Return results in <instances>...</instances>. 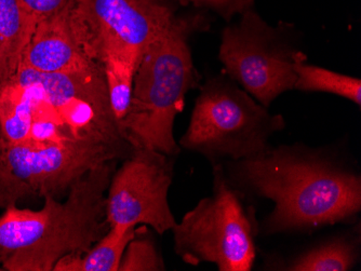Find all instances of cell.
Instances as JSON below:
<instances>
[{
  "instance_id": "1",
  "label": "cell",
  "mask_w": 361,
  "mask_h": 271,
  "mask_svg": "<svg viewBox=\"0 0 361 271\" xmlns=\"http://www.w3.org/2000/svg\"><path fill=\"white\" fill-rule=\"evenodd\" d=\"M222 165L243 198L273 202V211L257 224V234H310L355 222L360 213V173L329 147L279 145L259 157Z\"/></svg>"
},
{
  "instance_id": "2",
  "label": "cell",
  "mask_w": 361,
  "mask_h": 271,
  "mask_svg": "<svg viewBox=\"0 0 361 271\" xmlns=\"http://www.w3.org/2000/svg\"><path fill=\"white\" fill-rule=\"evenodd\" d=\"M118 161L94 168L73 184L66 200L44 196L42 209L8 206L0 215V267L54 271L68 255L84 254L109 229L106 194Z\"/></svg>"
},
{
  "instance_id": "3",
  "label": "cell",
  "mask_w": 361,
  "mask_h": 271,
  "mask_svg": "<svg viewBox=\"0 0 361 271\" xmlns=\"http://www.w3.org/2000/svg\"><path fill=\"white\" fill-rule=\"evenodd\" d=\"M207 28L208 22L202 17L176 18L144 54L135 73L129 111L121 122L131 146L154 149L170 157L180 153L174 139V121L183 111L188 91L200 82L190 38Z\"/></svg>"
},
{
  "instance_id": "4",
  "label": "cell",
  "mask_w": 361,
  "mask_h": 271,
  "mask_svg": "<svg viewBox=\"0 0 361 271\" xmlns=\"http://www.w3.org/2000/svg\"><path fill=\"white\" fill-rule=\"evenodd\" d=\"M12 78L30 94L32 122L26 141L97 143L127 155L133 151L111 109L102 64L56 74L20 68Z\"/></svg>"
},
{
  "instance_id": "5",
  "label": "cell",
  "mask_w": 361,
  "mask_h": 271,
  "mask_svg": "<svg viewBox=\"0 0 361 271\" xmlns=\"http://www.w3.org/2000/svg\"><path fill=\"white\" fill-rule=\"evenodd\" d=\"M286 127L225 73L207 79L195 103L180 149L200 153L212 165L248 160L271 149L269 139Z\"/></svg>"
},
{
  "instance_id": "6",
  "label": "cell",
  "mask_w": 361,
  "mask_h": 271,
  "mask_svg": "<svg viewBox=\"0 0 361 271\" xmlns=\"http://www.w3.org/2000/svg\"><path fill=\"white\" fill-rule=\"evenodd\" d=\"M225 177L222 163L213 165V189L178 222L174 251L192 266L210 263L220 271H250L255 260L257 224L253 211Z\"/></svg>"
},
{
  "instance_id": "7",
  "label": "cell",
  "mask_w": 361,
  "mask_h": 271,
  "mask_svg": "<svg viewBox=\"0 0 361 271\" xmlns=\"http://www.w3.org/2000/svg\"><path fill=\"white\" fill-rule=\"evenodd\" d=\"M219 58L229 78L269 108L293 90L295 65L307 56L298 46L293 25H269L252 9L223 30Z\"/></svg>"
},
{
  "instance_id": "8",
  "label": "cell",
  "mask_w": 361,
  "mask_h": 271,
  "mask_svg": "<svg viewBox=\"0 0 361 271\" xmlns=\"http://www.w3.org/2000/svg\"><path fill=\"white\" fill-rule=\"evenodd\" d=\"M165 0H72L70 21L87 56L102 64L119 56L139 66L176 20Z\"/></svg>"
},
{
  "instance_id": "9",
  "label": "cell",
  "mask_w": 361,
  "mask_h": 271,
  "mask_svg": "<svg viewBox=\"0 0 361 271\" xmlns=\"http://www.w3.org/2000/svg\"><path fill=\"white\" fill-rule=\"evenodd\" d=\"M173 157L144 147H133L115 170L106 194L109 227L149 226L158 234L178 224L168 195L173 181Z\"/></svg>"
},
{
  "instance_id": "10",
  "label": "cell",
  "mask_w": 361,
  "mask_h": 271,
  "mask_svg": "<svg viewBox=\"0 0 361 271\" xmlns=\"http://www.w3.org/2000/svg\"><path fill=\"white\" fill-rule=\"evenodd\" d=\"M3 151L13 173L39 197H58L94 168L129 156L97 143L24 141L11 144L4 137Z\"/></svg>"
},
{
  "instance_id": "11",
  "label": "cell",
  "mask_w": 361,
  "mask_h": 271,
  "mask_svg": "<svg viewBox=\"0 0 361 271\" xmlns=\"http://www.w3.org/2000/svg\"><path fill=\"white\" fill-rule=\"evenodd\" d=\"M71 3L72 0L39 20L20 68L56 74L80 72L100 64L87 56L75 35L70 21Z\"/></svg>"
},
{
  "instance_id": "12",
  "label": "cell",
  "mask_w": 361,
  "mask_h": 271,
  "mask_svg": "<svg viewBox=\"0 0 361 271\" xmlns=\"http://www.w3.org/2000/svg\"><path fill=\"white\" fill-rule=\"evenodd\" d=\"M360 229L331 237L287 260L267 262L269 270L348 271L360 260Z\"/></svg>"
},
{
  "instance_id": "13",
  "label": "cell",
  "mask_w": 361,
  "mask_h": 271,
  "mask_svg": "<svg viewBox=\"0 0 361 271\" xmlns=\"http://www.w3.org/2000/svg\"><path fill=\"white\" fill-rule=\"evenodd\" d=\"M39 20L21 0H0V84L19 70Z\"/></svg>"
},
{
  "instance_id": "14",
  "label": "cell",
  "mask_w": 361,
  "mask_h": 271,
  "mask_svg": "<svg viewBox=\"0 0 361 271\" xmlns=\"http://www.w3.org/2000/svg\"><path fill=\"white\" fill-rule=\"evenodd\" d=\"M135 228L109 227L106 234L84 254L68 255L59 260L54 271H118L128 244Z\"/></svg>"
},
{
  "instance_id": "15",
  "label": "cell",
  "mask_w": 361,
  "mask_h": 271,
  "mask_svg": "<svg viewBox=\"0 0 361 271\" xmlns=\"http://www.w3.org/2000/svg\"><path fill=\"white\" fill-rule=\"evenodd\" d=\"M306 62L307 58L299 61L295 65L297 80L294 84V90L331 93L360 107V79L332 72L319 66L310 65Z\"/></svg>"
},
{
  "instance_id": "16",
  "label": "cell",
  "mask_w": 361,
  "mask_h": 271,
  "mask_svg": "<svg viewBox=\"0 0 361 271\" xmlns=\"http://www.w3.org/2000/svg\"><path fill=\"white\" fill-rule=\"evenodd\" d=\"M102 66L111 109L121 123L129 111L135 73L139 66L126 58L114 56L105 58Z\"/></svg>"
},
{
  "instance_id": "17",
  "label": "cell",
  "mask_w": 361,
  "mask_h": 271,
  "mask_svg": "<svg viewBox=\"0 0 361 271\" xmlns=\"http://www.w3.org/2000/svg\"><path fill=\"white\" fill-rule=\"evenodd\" d=\"M146 226L135 229L121 258L118 271H164L165 262Z\"/></svg>"
},
{
  "instance_id": "18",
  "label": "cell",
  "mask_w": 361,
  "mask_h": 271,
  "mask_svg": "<svg viewBox=\"0 0 361 271\" xmlns=\"http://www.w3.org/2000/svg\"><path fill=\"white\" fill-rule=\"evenodd\" d=\"M30 186L16 177L6 161L3 151V135L0 132V209L18 206L21 200L34 197Z\"/></svg>"
},
{
  "instance_id": "19",
  "label": "cell",
  "mask_w": 361,
  "mask_h": 271,
  "mask_svg": "<svg viewBox=\"0 0 361 271\" xmlns=\"http://www.w3.org/2000/svg\"><path fill=\"white\" fill-rule=\"evenodd\" d=\"M190 3L194 4L196 7L206 8L216 12L225 21L231 22L235 15H241L252 10L255 0H188Z\"/></svg>"
},
{
  "instance_id": "20",
  "label": "cell",
  "mask_w": 361,
  "mask_h": 271,
  "mask_svg": "<svg viewBox=\"0 0 361 271\" xmlns=\"http://www.w3.org/2000/svg\"><path fill=\"white\" fill-rule=\"evenodd\" d=\"M21 1L42 19L62 9L70 3L71 0H21Z\"/></svg>"
},
{
  "instance_id": "21",
  "label": "cell",
  "mask_w": 361,
  "mask_h": 271,
  "mask_svg": "<svg viewBox=\"0 0 361 271\" xmlns=\"http://www.w3.org/2000/svg\"><path fill=\"white\" fill-rule=\"evenodd\" d=\"M178 3L182 4V5H188V0H176Z\"/></svg>"
},
{
  "instance_id": "22",
  "label": "cell",
  "mask_w": 361,
  "mask_h": 271,
  "mask_svg": "<svg viewBox=\"0 0 361 271\" xmlns=\"http://www.w3.org/2000/svg\"><path fill=\"white\" fill-rule=\"evenodd\" d=\"M3 270V269H1V267H0V271Z\"/></svg>"
}]
</instances>
